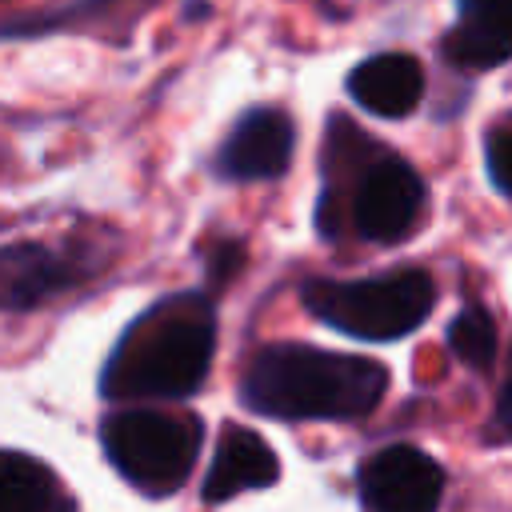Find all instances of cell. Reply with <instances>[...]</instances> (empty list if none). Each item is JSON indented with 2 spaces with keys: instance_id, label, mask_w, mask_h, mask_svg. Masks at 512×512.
<instances>
[{
  "instance_id": "obj_3",
  "label": "cell",
  "mask_w": 512,
  "mask_h": 512,
  "mask_svg": "<svg viewBox=\"0 0 512 512\" xmlns=\"http://www.w3.org/2000/svg\"><path fill=\"white\" fill-rule=\"evenodd\" d=\"M304 308L356 340H400L436 308V280L424 268H392L356 280H304Z\"/></svg>"
},
{
  "instance_id": "obj_10",
  "label": "cell",
  "mask_w": 512,
  "mask_h": 512,
  "mask_svg": "<svg viewBox=\"0 0 512 512\" xmlns=\"http://www.w3.org/2000/svg\"><path fill=\"white\" fill-rule=\"evenodd\" d=\"M280 480V460L268 448V440L244 424H224L208 476H204V504H224L240 492H260Z\"/></svg>"
},
{
  "instance_id": "obj_14",
  "label": "cell",
  "mask_w": 512,
  "mask_h": 512,
  "mask_svg": "<svg viewBox=\"0 0 512 512\" xmlns=\"http://www.w3.org/2000/svg\"><path fill=\"white\" fill-rule=\"evenodd\" d=\"M116 0H68L60 12H44V16H28V20H4L0 24V36H48V32H60L68 24H80V20H92L100 12H108Z\"/></svg>"
},
{
  "instance_id": "obj_8",
  "label": "cell",
  "mask_w": 512,
  "mask_h": 512,
  "mask_svg": "<svg viewBox=\"0 0 512 512\" xmlns=\"http://www.w3.org/2000/svg\"><path fill=\"white\" fill-rule=\"evenodd\" d=\"M88 264L48 240L0 244V312H28L88 280Z\"/></svg>"
},
{
  "instance_id": "obj_7",
  "label": "cell",
  "mask_w": 512,
  "mask_h": 512,
  "mask_svg": "<svg viewBox=\"0 0 512 512\" xmlns=\"http://www.w3.org/2000/svg\"><path fill=\"white\" fill-rule=\"evenodd\" d=\"M296 152V124L284 108L260 104L248 108L224 144L216 148L212 172L232 184H256V180H280Z\"/></svg>"
},
{
  "instance_id": "obj_16",
  "label": "cell",
  "mask_w": 512,
  "mask_h": 512,
  "mask_svg": "<svg viewBox=\"0 0 512 512\" xmlns=\"http://www.w3.org/2000/svg\"><path fill=\"white\" fill-rule=\"evenodd\" d=\"M488 436L500 440V444H512V356H508V368H504V380H500V392H496V404H492Z\"/></svg>"
},
{
  "instance_id": "obj_5",
  "label": "cell",
  "mask_w": 512,
  "mask_h": 512,
  "mask_svg": "<svg viewBox=\"0 0 512 512\" xmlns=\"http://www.w3.org/2000/svg\"><path fill=\"white\" fill-rule=\"evenodd\" d=\"M348 208L364 240L396 244L412 232L424 212V180L404 156H384L360 172Z\"/></svg>"
},
{
  "instance_id": "obj_1",
  "label": "cell",
  "mask_w": 512,
  "mask_h": 512,
  "mask_svg": "<svg viewBox=\"0 0 512 512\" xmlns=\"http://www.w3.org/2000/svg\"><path fill=\"white\" fill-rule=\"evenodd\" d=\"M216 352V304L204 288L144 308L100 368L104 400H188L208 380Z\"/></svg>"
},
{
  "instance_id": "obj_12",
  "label": "cell",
  "mask_w": 512,
  "mask_h": 512,
  "mask_svg": "<svg viewBox=\"0 0 512 512\" xmlns=\"http://www.w3.org/2000/svg\"><path fill=\"white\" fill-rule=\"evenodd\" d=\"M52 508H72V496L64 492L60 476L20 452V448H0V512H52Z\"/></svg>"
},
{
  "instance_id": "obj_4",
  "label": "cell",
  "mask_w": 512,
  "mask_h": 512,
  "mask_svg": "<svg viewBox=\"0 0 512 512\" xmlns=\"http://www.w3.org/2000/svg\"><path fill=\"white\" fill-rule=\"evenodd\" d=\"M100 448L108 464L144 496H172L192 476L200 448H204V424L192 412H168V408H124L104 416L100 424Z\"/></svg>"
},
{
  "instance_id": "obj_13",
  "label": "cell",
  "mask_w": 512,
  "mask_h": 512,
  "mask_svg": "<svg viewBox=\"0 0 512 512\" xmlns=\"http://www.w3.org/2000/svg\"><path fill=\"white\" fill-rule=\"evenodd\" d=\"M448 348L468 368L484 372L496 364V324L480 304H464L448 324Z\"/></svg>"
},
{
  "instance_id": "obj_11",
  "label": "cell",
  "mask_w": 512,
  "mask_h": 512,
  "mask_svg": "<svg viewBox=\"0 0 512 512\" xmlns=\"http://www.w3.org/2000/svg\"><path fill=\"white\" fill-rule=\"evenodd\" d=\"M344 88L364 112L400 120L424 100V64L412 52H376L348 72Z\"/></svg>"
},
{
  "instance_id": "obj_6",
  "label": "cell",
  "mask_w": 512,
  "mask_h": 512,
  "mask_svg": "<svg viewBox=\"0 0 512 512\" xmlns=\"http://www.w3.org/2000/svg\"><path fill=\"white\" fill-rule=\"evenodd\" d=\"M356 496L372 512H432L444 500V468L416 444H384L356 468Z\"/></svg>"
},
{
  "instance_id": "obj_15",
  "label": "cell",
  "mask_w": 512,
  "mask_h": 512,
  "mask_svg": "<svg viewBox=\"0 0 512 512\" xmlns=\"http://www.w3.org/2000/svg\"><path fill=\"white\" fill-rule=\"evenodd\" d=\"M484 168H488L492 188L512 196V112L488 124V132H484Z\"/></svg>"
},
{
  "instance_id": "obj_9",
  "label": "cell",
  "mask_w": 512,
  "mask_h": 512,
  "mask_svg": "<svg viewBox=\"0 0 512 512\" xmlns=\"http://www.w3.org/2000/svg\"><path fill=\"white\" fill-rule=\"evenodd\" d=\"M456 72H488L512 60V0H456V20L440 40Z\"/></svg>"
},
{
  "instance_id": "obj_2",
  "label": "cell",
  "mask_w": 512,
  "mask_h": 512,
  "mask_svg": "<svg viewBox=\"0 0 512 512\" xmlns=\"http://www.w3.org/2000/svg\"><path fill=\"white\" fill-rule=\"evenodd\" d=\"M388 392V368L316 344H264L244 376V408L276 420H364Z\"/></svg>"
}]
</instances>
